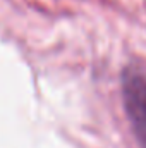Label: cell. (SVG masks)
<instances>
[{"label": "cell", "instance_id": "1", "mask_svg": "<svg viewBox=\"0 0 146 148\" xmlns=\"http://www.w3.org/2000/svg\"><path fill=\"white\" fill-rule=\"evenodd\" d=\"M124 109L141 148H146V74L127 69L122 79Z\"/></svg>", "mask_w": 146, "mask_h": 148}]
</instances>
